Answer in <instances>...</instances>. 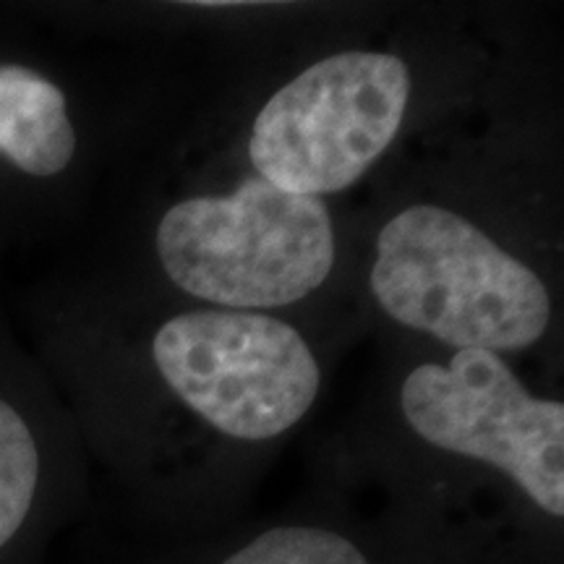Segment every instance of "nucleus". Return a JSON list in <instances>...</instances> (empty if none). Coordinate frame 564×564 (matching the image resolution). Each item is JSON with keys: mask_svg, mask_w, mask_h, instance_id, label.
<instances>
[{"mask_svg": "<svg viewBox=\"0 0 564 564\" xmlns=\"http://www.w3.org/2000/svg\"><path fill=\"white\" fill-rule=\"evenodd\" d=\"M400 408L423 442L499 468L541 510L564 514V405L533 398L499 352L465 348L405 377Z\"/></svg>", "mask_w": 564, "mask_h": 564, "instance_id": "5", "label": "nucleus"}, {"mask_svg": "<svg viewBox=\"0 0 564 564\" xmlns=\"http://www.w3.org/2000/svg\"><path fill=\"white\" fill-rule=\"evenodd\" d=\"M160 377L215 432L243 442L285 434L312 411L319 361L288 322L199 308L167 319L152 340Z\"/></svg>", "mask_w": 564, "mask_h": 564, "instance_id": "4", "label": "nucleus"}, {"mask_svg": "<svg viewBox=\"0 0 564 564\" xmlns=\"http://www.w3.org/2000/svg\"><path fill=\"white\" fill-rule=\"evenodd\" d=\"M371 293L394 322L457 350H525L552 322L544 280L436 204H413L379 230Z\"/></svg>", "mask_w": 564, "mask_h": 564, "instance_id": "1", "label": "nucleus"}, {"mask_svg": "<svg viewBox=\"0 0 564 564\" xmlns=\"http://www.w3.org/2000/svg\"><path fill=\"white\" fill-rule=\"evenodd\" d=\"M40 481V453L32 429L0 398V549L17 535L32 510Z\"/></svg>", "mask_w": 564, "mask_h": 564, "instance_id": "7", "label": "nucleus"}, {"mask_svg": "<svg viewBox=\"0 0 564 564\" xmlns=\"http://www.w3.org/2000/svg\"><path fill=\"white\" fill-rule=\"evenodd\" d=\"M0 154L34 178L63 173L76 154L66 95L30 66H0Z\"/></svg>", "mask_w": 564, "mask_h": 564, "instance_id": "6", "label": "nucleus"}, {"mask_svg": "<svg viewBox=\"0 0 564 564\" xmlns=\"http://www.w3.org/2000/svg\"><path fill=\"white\" fill-rule=\"evenodd\" d=\"M408 102L411 74L398 55L348 51L316 61L259 110L253 171L295 196L345 192L398 137Z\"/></svg>", "mask_w": 564, "mask_h": 564, "instance_id": "3", "label": "nucleus"}, {"mask_svg": "<svg viewBox=\"0 0 564 564\" xmlns=\"http://www.w3.org/2000/svg\"><path fill=\"white\" fill-rule=\"evenodd\" d=\"M154 246L175 288L232 312L308 299L335 264L324 202L282 192L259 175L232 194L175 204L162 215Z\"/></svg>", "mask_w": 564, "mask_h": 564, "instance_id": "2", "label": "nucleus"}, {"mask_svg": "<svg viewBox=\"0 0 564 564\" xmlns=\"http://www.w3.org/2000/svg\"><path fill=\"white\" fill-rule=\"evenodd\" d=\"M223 564H369L361 549L324 528H272Z\"/></svg>", "mask_w": 564, "mask_h": 564, "instance_id": "8", "label": "nucleus"}]
</instances>
